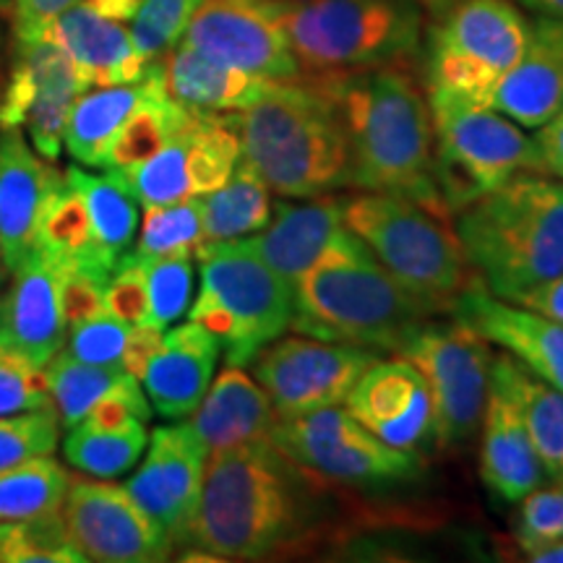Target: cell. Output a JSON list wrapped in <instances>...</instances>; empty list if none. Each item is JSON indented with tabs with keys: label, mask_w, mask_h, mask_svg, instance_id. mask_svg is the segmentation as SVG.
<instances>
[{
	"label": "cell",
	"mask_w": 563,
	"mask_h": 563,
	"mask_svg": "<svg viewBox=\"0 0 563 563\" xmlns=\"http://www.w3.org/2000/svg\"><path fill=\"white\" fill-rule=\"evenodd\" d=\"M332 97L347 141V186L418 201L452 217L435 186L428 97L402 63L311 76Z\"/></svg>",
	"instance_id": "1"
},
{
	"label": "cell",
	"mask_w": 563,
	"mask_h": 563,
	"mask_svg": "<svg viewBox=\"0 0 563 563\" xmlns=\"http://www.w3.org/2000/svg\"><path fill=\"white\" fill-rule=\"evenodd\" d=\"M302 519L298 467L269 439L251 441L207 456L180 545L211 561H256L298 538Z\"/></svg>",
	"instance_id": "2"
},
{
	"label": "cell",
	"mask_w": 563,
	"mask_h": 563,
	"mask_svg": "<svg viewBox=\"0 0 563 563\" xmlns=\"http://www.w3.org/2000/svg\"><path fill=\"white\" fill-rule=\"evenodd\" d=\"M241 159L282 199L347 186V141L327 89L311 76L272 81L235 115Z\"/></svg>",
	"instance_id": "3"
},
{
	"label": "cell",
	"mask_w": 563,
	"mask_h": 563,
	"mask_svg": "<svg viewBox=\"0 0 563 563\" xmlns=\"http://www.w3.org/2000/svg\"><path fill=\"white\" fill-rule=\"evenodd\" d=\"M464 256L501 300H514L563 272V180L525 173L456 211Z\"/></svg>",
	"instance_id": "4"
},
{
	"label": "cell",
	"mask_w": 563,
	"mask_h": 563,
	"mask_svg": "<svg viewBox=\"0 0 563 563\" xmlns=\"http://www.w3.org/2000/svg\"><path fill=\"white\" fill-rule=\"evenodd\" d=\"M431 316L355 232L292 287L290 329L352 347L399 352Z\"/></svg>",
	"instance_id": "5"
},
{
	"label": "cell",
	"mask_w": 563,
	"mask_h": 563,
	"mask_svg": "<svg viewBox=\"0 0 563 563\" xmlns=\"http://www.w3.org/2000/svg\"><path fill=\"white\" fill-rule=\"evenodd\" d=\"M344 224L376 262L433 313L452 311L477 274L449 217L394 194L357 191L342 199Z\"/></svg>",
	"instance_id": "6"
},
{
	"label": "cell",
	"mask_w": 563,
	"mask_h": 563,
	"mask_svg": "<svg viewBox=\"0 0 563 563\" xmlns=\"http://www.w3.org/2000/svg\"><path fill=\"white\" fill-rule=\"evenodd\" d=\"M285 30L300 76L405 63L420 51L415 0H285Z\"/></svg>",
	"instance_id": "7"
},
{
	"label": "cell",
	"mask_w": 563,
	"mask_h": 563,
	"mask_svg": "<svg viewBox=\"0 0 563 563\" xmlns=\"http://www.w3.org/2000/svg\"><path fill=\"white\" fill-rule=\"evenodd\" d=\"M201 287L188 321L222 344L228 365H251L292 321V285L241 241L207 243L196 251Z\"/></svg>",
	"instance_id": "8"
},
{
	"label": "cell",
	"mask_w": 563,
	"mask_h": 563,
	"mask_svg": "<svg viewBox=\"0 0 563 563\" xmlns=\"http://www.w3.org/2000/svg\"><path fill=\"white\" fill-rule=\"evenodd\" d=\"M435 186L452 214L525 173H543L538 144L488 104L428 91Z\"/></svg>",
	"instance_id": "9"
},
{
	"label": "cell",
	"mask_w": 563,
	"mask_h": 563,
	"mask_svg": "<svg viewBox=\"0 0 563 563\" xmlns=\"http://www.w3.org/2000/svg\"><path fill=\"white\" fill-rule=\"evenodd\" d=\"M530 21L511 0H460L428 42V91L488 104L522 55Z\"/></svg>",
	"instance_id": "10"
},
{
	"label": "cell",
	"mask_w": 563,
	"mask_h": 563,
	"mask_svg": "<svg viewBox=\"0 0 563 563\" xmlns=\"http://www.w3.org/2000/svg\"><path fill=\"white\" fill-rule=\"evenodd\" d=\"M399 355L422 373L431 391L433 441L441 449L473 441L490 394V342L460 319L426 321Z\"/></svg>",
	"instance_id": "11"
},
{
	"label": "cell",
	"mask_w": 563,
	"mask_h": 563,
	"mask_svg": "<svg viewBox=\"0 0 563 563\" xmlns=\"http://www.w3.org/2000/svg\"><path fill=\"white\" fill-rule=\"evenodd\" d=\"M269 441L302 473L342 485H386L420 473L418 454L386 446L344 407L277 418Z\"/></svg>",
	"instance_id": "12"
},
{
	"label": "cell",
	"mask_w": 563,
	"mask_h": 563,
	"mask_svg": "<svg viewBox=\"0 0 563 563\" xmlns=\"http://www.w3.org/2000/svg\"><path fill=\"white\" fill-rule=\"evenodd\" d=\"M241 162L235 112H194L150 159L110 170L141 207L199 199L230 180Z\"/></svg>",
	"instance_id": "13"
},
{
	"label": "cell",
	"mask_w": 563,
	"mask_h": 563,
	"mask_svg": "<svg viewBox=\"0 0 563 563\" xmlns=\"http://www.w3.org/2000/svg\"><path fill=\"white\" fill-rule=\"evenodd\" d=\"M376 361L373 350L292 334L266 344L251 365L279 418H292L344 405L363 371Z\"/></svg>",
	"instance_id": "14"
},
{
	"label": "cell",
	"mask_w": 563,
	"mask_h": 563,
	"mask_svg": "<svg viewBox=\"0 0 563 563\" xmlns=\"http://www.w3.org/2000/svg\"><path fill=\"white\" fill-rule=\"evenodd\" d=\"M84 91L74 60L51 37L13 40L11 74L0 89V129L24 125L34 152L55 162L70 108Z\"/></svg>",
	"instance_id": "15"
},
{
	"label": "cell",
	"mask_w": 563,
	"mask_h": 563,
	"mask_svg": "<svg viewBox=\"0 0 563 563\" xmlns=\"http://www.w3.org/2000/svg\"><path fill=\"white\" fill-rule=\"evenodd\" d=\"M180 42L272 81L300 76L285 30V0H201Z\"/></svg>",
	"instance_id": "16"
},
{
	"label": "cell",
	"mask_w": 563,
	"mask_h": 563,
	"mask_svg": "<svg viewBox=\"0 0 563 563\" xmlns=\"http://www.w3.org/2000/svg\"><path fill=\"white\" fill-rule=\"evenodd\" d=\"M60 517L68 538L87 561L157 563L173 553V540L125 490V485L70 477Z\"/></svg>",
	"instance_id": "17"
},
{
	"label": "cell",
	"mask_w": 563,
	"mask_h": 563,
	"mask_svg": "<svg viewBox=\"0 0 563 563\" xmlns=\"http://www.w3.org/2000/svg\"><path fill=\"white\" fill-rule=\"evenodd\" d=\"M344 410L386 446L418 454L433 439V405L426 378L402 355L371 363L352 386Z\"/></svg>",
	"instance_id": "18"
},
{
	"label": "cell",
	"mask_w": 563,
	"mask_h": 563,
	"mask_svg": "<svg viewBox=\"0 0 563 563\" xmlns=\"http://www.w3.org/2000/svg\"><path fill=\"white\" fill-rule=\"evenodd\" d=\"M207 456L209 452L186 422L162 426L152 433L146 460L125 483L133 501L170 534L173 545H180L191 522Z\"/></svg>",
	"instance_id": "19"
},
{
	"label": "cell",
	"mask_w": 563,
	"mask_h": 563,
	"mask_svg": "<svg viewBox=\"0 0 563 563\" xmlns=\"http://www.w3.org/2000/svg\"><path fill=\"white\" fill-rule=\"evenodd\" d=\"M66 329L60 258L40 245L0 295V350L45 368L66 344Z\"/></svg>",
	"instance_id": "20"
},
{
	"label": "cell",
	"mask_w": 563,
	"mask_h": 563,
	"mask_svg": "<svg viewBox=\"0 0 563 563\" xmlns=\"http://www.w3.org/2000/svg\"><path fill=\"white\" fill-rule=\"evenodd\" d=\"M63 183L19 129H0V251L11 274L40 249L42 214Z\"/></svg>",
	"instance_id": "21"
},
{
	"label": "cell",
	"mask_w": 563,
	"mask_h": 563,
	"mask_svg": "<svg viewBox=\"0 0 563 563\" xmlns=\"http://www.w3.org/2000/svg\"><path fill=\"white\" fill-rule=\"evenodd\" d=\"M454 319L473 327L490 344H498L527 371L563 391V327L545 316L501 300L481 279L454 300Z\"/></svg>",
	"instance_id": "22"
},
{
	"label": "cell",
	"mask_w": 563,
	"mask_h": 563,
	"mask_svg": "<svg viewBox=\"0 0 563 563\" xmlns=\"http://www.w3.org/2000/svg\"><path fill=\"white\" fill-rule=\"evenodd\" d=\"M352 235L342 217V201L282 199L274 203V217L264 230L243 238V245L295 287L298 282Z\"/></svg>",
	"instance_id": "23"
},
{
	"label": "cell",
	"mask_w": 563,
	"mask_h": 563,
	"mask_svg": "<svg viewBox=\"0 0 563 563\" xmlns=\"http://www.w3.org/2000/svg\"><path fill=\"white\" fill-rule=\"evenodd\" d=\"M129 21H121L108 13L91 9L87 3L60 13L47 26L45 37L60 45L76 70H79L84 87H115L131 84L146 74L152 66L133 45Z\"/></svg>",
	"instance_id": "24"
},
{
	"label": "cell",
	"mask_w": 563,
	"mask_h": 563,
	"mask_svg": "<svg viewBox=\"0 0 563 563\" xmlns=\"http://www.w3.org/2000/svg\"><path fill=\"white\" fill-rule=\"evenodd\" d=\"M488 108L522 129H540L563 108V19L540 16L519 60L498 81Z\"/></svg>",
	"instance_id": "25"
},
{
	"label": "cell",
	"mask_w": 563,
	"mask_h": 563,
	"mask_svg": "<svg viewBox=\"0 0 563 563\" xmlns=\"http://www.w3.org/2000/svg\"><path fill=\"white\" fill-rule=\"evenodd\" d=\"M222 344L201 323L188 321L162 334L141 386L154 412L167 420L188 418L207 394Z\"/></svg>",
	"instance_id": "26"
},
{
	"label": "cell",
	"mask_w": 563,
	"mask_h": 563,
	"mask_svg": "<svg viewBox=\"0 0 563 563\" xmlns=\"http://www.w3.org/2000/svg\"><path fill=\"white\" fill-rule=\"evenodd\" d=\"M277 418L264 386L253 382L243 365H228L214 384H209L186 426L211 454L241 443L266 441Z\"/></svg>",
	"instance_id": "27"
},
{
	"label": "cell",
	"mask_w": 563,
	"mask_h": 563,
	"mask_svg": "<svg viewBox=\"0 0 563 563\" xmlns=\"http://www.w3.org/2000/svg\"><path fill=\"white\" fill-rule=\"evenodd\" d=\"M481 477L504 501H522L548 477L517 407L493 384L483 412Z\"/></svg>",
	"instance_id": "28"
},
{
	"label": "cell",
	"mask_w": 563,
	"mask_h": 563,
	"mask_svg": "<svg viewBox=\"0 0 563 563\" xmlns=\"http://www.w3.org/2000/svg\"><path fill=\"white\" fill-rule=\"evenodd\" d=\"M162 79H165V68H162V60H154L136 81L87 89L79 95V100L70 108L66 136H63V146L70 157L81 162L84 167H104L118 131Z\"/></svg>",
	"instance_id": "29"
},
{
	"label": "cell",
	"mask_w": 563,
	"mask_h": 563,
	"mask_svg": "<svg viewBox=\"0 0 563 563\" xmlns=\"http://www.w3.org/2000/svg\"><path fill=\"white\" fill-rule=\"evenodd\" d=\"M162 68L173 100L194 112H241L256 102L272 84L264 76L211 60L183 42L162 60Z\"/></svg>",
	"instance_id": "30"
},
{
	"label": "cell",
	"mask_w": 563,
	"mask_h": 563,
	"mask_svg": "<svg viewBox=\"0 0 563 563\" xmlns=\"http://www.w3.org/2000/svg\"><path fill=\"white\" fill-rule=\"evenodd\" d=\"M490 384L517 407L548 477L563 475V391L514 361L509 352L493 355Z\"/></svg>",
	"instance_id": "31"
},
{
	"label": "cell",
	"mask_w": 563,
	"mask_h": 563,
	"mask_svg": "<svg viewBox=\"0 0 563 563\" xmlns=\"http://www.w3.org/2000/svg\"><path fill=\"white\" fill-rule=\"evenodd\" d=\"M66 183L81 196L91 224L95 256L104 269L112 272L131 251L139 228L136 199L110 170L95 175L81 167H68Z\"/></svg>",
	"instance_id": "32"
},
{
	"label": "cell",
	"mask_w": 563,
	"mask_h": 563,
	"mask_svg": "<svg viewBox=\"0 0 563 563\" xmlns=\"http://www.w3.org/2000/svg\"><path fill=\"white\" fill-rule=\"evenodd\" d=\"M272 217L274 201L269 186L241 159L224 186L201 196L203 245L243 241L253 232L264 230Z\"/></svg>",
	"instance_id": "33"
},
{
	"label": "cell",
	"mask_w": 563,
	"mask_h": 563,
	"mask_svg": "<svg viewBox=\"0 0 563 563\" xmlns=\"http://www.w3.org/2000/svg\"><path fill=\"white\" fill-rule=\"evenodd\" d=\"M188 115H191V110L173 100L165 87V79H162L152 89V95L133 110L123 129L118 131L108 152L104 170H125V167L150 159L188 121Z\"/></svg>",
	"instance_id": "34"
},
{
	"label": "cell",
	"mask_w": 563,
	"mask_h": 563,
	"mask_svg": "<svg viewBox=\"0 0 563 563\" xmlns=\"http://www.w3.org/2000/svg\"><path fill=\"white\" fill-rule=\"evenodd\" d=\"M146 443V422H133L125 428H91L79 422L63 441V454L79 473L108 481L129 473L144 454Z\"/></svg>",
	"instance_id": "35"
},
{
	"label": "cell",
	"mask_w": 563,
	"mask_h": 563,
	"mask_svg": "<svg viewBox=\"0 0 563 563\" xmlns=\"http://www.w3.org/2000/svg\"><path fill=\"white\" fill-rule=\"evenodd\" d=\"M45 373L47 382H51L55 412H58L60 426L66 431L79 426L91 407L129 376V371H123L121 365H95L76 361L63 347L45 365Z\"/></svg>",
	"instance_id": "36"
},
{
	"label": "cell",
	"mask_w": 563,
	"mask_h": 563,
	"mask_svg": "<svg viewBox=\"0 0 563 563\" xmlns=\"http://www.w3.org/2000/svg\"><path fill=\"white\" fill-rule=\"evenodd\" d=\"M70 475L53 454L0 470V522L60 511Z\"/></svg>",
	"instance_id": "37"
},
{
	"label": "cell",
	"mask_w": 563,
	"mask_h": 563,
	"mask_svg": "<svg viewBox=\"0 0 563 563\" xmlns=\"http://www.w3.org/2000/svg\"><path fill=\"white\" fill-rule=\"evenodd\" d=\"M60 511L0 522V563H81Z\"/></svg>",
	"instance_id": "38"
},
{
	"label": "cell",
	"mask_w": 563,
	"mask_h": 563,
	"mask_svg": "<svg viewBox=\"0 0 563 563\" xmlns=\"http://www.w3.org/2000/svg\"><path fill=\"white\" fill-rule=\"evenodd\" d=\"M203 245L201 196L162 207H146L136 249L139 258L159 256H196Z\"/></svg>",
	"instance_id": "39"
},
{
	"label": "cell",
	"mask_w": 563,
	"mask_h": 563,
	"mask_svg": "<svg viewBox=\"0 0 563 563\" xmlns=\"http://www.w3.org/2000/svg\"><path fill=\"white\" fill-rule=\"evenodd\" d=\"M40 245L55 253L63 262L87 264L91 269L112 274L97 262L87 209H84L81 196L76 194L68 183H63L58 191H55L51 203H47L45 214H42Z\"/></svg>",
	"instance_id": "40"
},
{
	"label": "cell",
	"mask_w": 563,
	"mask_h": 563,
	"mask_svg": "<svg viewBox=\"0 0 563 563\" xmlns=\"http://www.w3.org/2000/svg\"><path fill=\"white\" fill-rule=\"evenodd\" d=\"M139 262L144 266L146 295H150V327L165 332L191 308L194 262L191 256H159L139 258Z\"/></svg>",
	"instance_id": "41"
},
{
	"label": "cell",
	"mask_w": 563,
	"mask_h": 563,
	"mask_svg": "<svg viewBox=\"0 0 563 563\" xmlns=\"http://www.w3.org/2000/svg\"><path fill=\"white\" fill-rule=\"evenodd\" d=\"M201 0H139L131 19V37L146 60H159L183 40Z\"/></svg>",
	"instance_id": "42"
},
{
	"label": "cell",
	"mask_w": 563,
	"mask_h": 563,
	"mask_svg": "<svg viewBox=\"0 0 563 563\" xmlns=\"http://www.w3.org/2000/svg\"><path fill=\"white\" fill-rule=\"evenodd\" d=\"M514 540L527 559L563 543V477H553L551 485H540L519 501Z\"/></svg>",
	"instance_id": "43"
},
{
	"label": "cell",
	"mask_w": 563,
	"mask_h": 563,
	"mask_svg": "<svg viewBox=\"0 0 563 563\" xmlns=\"http://www.w3.org/2000/svg\"><path fill=\"white\" fill-rule=\"evenodd\" d=\"M60 441V418L55 407L0 418V470L16 467L34 456L55 454Z\"/></svg>",
	"instance_id": "44"
},
{
	"label": "cell",
	"mask_w": 563,
	"mask_h": 563,
	"mask_svg": "<svg viewBox=\"0 0 563 563\" xmlns=\"http://www.w3.org/2000/svg\"><path fill=\"white\" fill-rule=\"evenodd\" d=\"M45 407H55L45 368L0 350V418Z\"/></svg>",
	"instance_id": "45"
},
{
	"label": "cell",
	"mask_w": 563,
	"mask_h": 563,
	"mask_svg": "<svg viewBox=\"0 0 563 563\" xmlns=\"http://www.w3.org/2000/svg\"><path fill=\"white\" fill-rule=\"evenodd\" d=\"M131 329V323L104 311L95 316V319L70 327V336L63 350L74 355L76 361L95 365H121L123 368V352L125 344H129Z\"/></svg>",
	"instance_id": "46"
},
{
	"label": "cell",
	"mask_w": 563,
	"mask_h": 563,
	"mask_svg": "<svg viewBox=\"0 0 563 563\" xmlns=\"http://www.w3.org/2000/svg\"><path fill=\"white\" fill-rule=\"evenodd\" d=\"M104 311L131 327L150 323V295H146L144 266L129 251L112 269L104 285Z\"/></svg>",
	"instance_id": "47"
},
{
	"label": "cell",
	"mask_w": 563,
	"mask_h": 563,
	"mask_svg": "<svg viewBox=\"0 0 563 563\" xmlns=\"http://www.w3.org/2000/svg\"><path fill=\"white\" fill-rule=\"evenodd\" d=\"M79 3H84V0H13V40L45 37L47 26H51L60 13L70 11Z\"/></svg>",
	"instance_id": "48"
},
{
	"label": "cell",
	"mask_w": 563,
	"mask_h": 563,
	"mask_svg": "<svg viewBox=\"0 0 563 563\" xmlns=\"http://www.w3.org/2000/svg\"><path fill=\"white\" fill-rule=\"evenodd\" d=\"M511 302H517V306L522 308H530V311L545 316V319H551L563 327V272L555 274L553 279L543 282V285L522 292Z\"/></svg>",
	"instance_id": "49"
},
{
	"label": "cell",
	"mask_w": 563,
	"mask_h": 563,
	"mask_svg": "<svg viewBox=\"0 0 563 563\" xmlns=\"http://www.w3.org/2000/svg\"><path fill=\"white\" fill-rule=\"evenodd\" d=\"M162 334L165 332L150 327V323H144V327H133L129 344H125V352H123V371H129L131 376H136L141 382V376H144L146 365H150L154 352L159 350Z\"/></svg>",
	"instance_id": "50"
},
{
	"label": "cell",
	"mask_w": 563,
	"mask_h": 563,
	"mask_svg": "<svg viewBox=\"0 0 563 563\" xmlns=\"http://www.w3.org/2000/svg\"><path fill=\"white\" fill-rule=\"evenodd\" d=\"M534 144H538L540 159H543V173L563 180V108L551 121L540 125Z\"/></svg>",
	"instance_id": "51"
},
{
	"label": "cell",
	"mask_w": 563,
	"mask_h": 563,
	"mask_svg": "<svg viewBox=\"0 0 563 563\" xmlns=\"http://www.w3.org/2000/svg\"><path fill=\"white\" fill-rule=\"evenodd\" d=\"M517 3H522V5H527V9L538 11L540 16L563 19V0H517Z\"/></svg>",
	"instance_id": "52"
},
{
	"label": "cell",
	"mask_w": 563,
	"mask_h": 563,
	"mask_svg": "<svg viewBox=\"0 0 563 563\" xmlns=\"http://www.w3.org/2000/svg\"><path fill=\"white\" fill-rule=\"evenodd\" d=\"M415 3H418L422 11L431 13V16L441 19L443 13H446L449 9H454V5L460 3V0H415Z\"/></svg>",
	"instance_id": "53"
},
{
	"label": "cell",
	"mask_w": 563,
	"mask_h": 563,
	"mask_svg": "<svg viewBox=\"0 0 563 563\" xmlns=\"http://www.w3.org/2000/svg\"><path fill=\"white\" fill-rule=\"evenodd\" d=\"M530 561H534V563H563V543L548 548V551L538 553V555H532Z\"/></svg>",
	"instance_id": "54"
},
{
	"label": "cell",
	"mask_w": 563,
	"mask_h": 563,
	"mask_svg": "<svg viewBox=\"0 0 563 563\" xmlns=\"http://www.w3.org/2000/svg\"><path fill=\"white\" fill-rule=\"evenodd\" d=\"M9 266H5V258H3V251H0V295H3L5 287H9Z\"/></svg>",
	"instance_id": "55"
},
{
	"label": "cell",
	"mask_w": 563,
	"mask_h": 563,
	"mask_svg": "<svg viewBox=\"0 0 563 563\" xmlns=\"http://www.w3.org/2000/svg\"><path fill=\"white\" fill-rule=\"evenodd\" d=\"M5 5H9V0H0V9H5Z\"/></svg>",
	"instance_id": "56"
},
{
	"label": "cell",
	"mask_w": 563,
	"mask_h": 563,
	"mask_svg": "<svg viewBox=\"0 0 563 563\" xmlns=\"http://www.w3.org/2000/svg\"><path fill=\"white\" fill-rule=\"evenodd\" d=\"M0 89H3V79H0Z\"/></svg>",
	"instance_id": "57"
},
{
	"label": "cell",
	"mask_w": 563,
	"mask_h": 563,
	"mask_svg": "<svg viewBox=\"0 0 563 563\" xmlns=\"http://www.w3.org/2000/svg\"><path fill=\"white\" fill-rule=\"evenodd\" d=\"M561 477H563V475H561Z\"/></svg>",
	"instance_id": "58"
}]
</instances>
